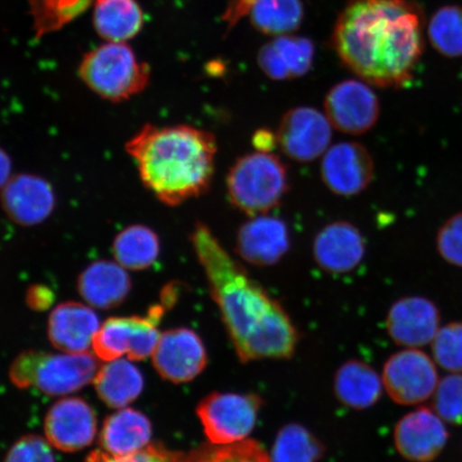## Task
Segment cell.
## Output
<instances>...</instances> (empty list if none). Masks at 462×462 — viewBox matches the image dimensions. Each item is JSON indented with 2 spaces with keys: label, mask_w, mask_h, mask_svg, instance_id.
<instances>
[{
  "label": "cell",
  "mask_w": 462,
  "mask_h": 462,
  "mask_svg": "<svg viewBox=\"0 0 462 462\" xmlns=\"http://www.w3.org/2000/svg\"><path fill=\"white\" fill-rule=\"evenodd\" d=\"M252 143L259 152H273L276 147H279L276 133L269 129H259L254 133Z\"/></svg>",
  "instance_id": "39"
},
{
  "label": "cell",
  "mask_w": 462,
  "mask_h": 462,
  "mask_svg": "<svg viewBox=\"0 0 462 462\" xmlns=\"http://www.w3.org/2000/svg\"><path fill=\"white\" fill-rule=\"evenodd\" d=\"M95 3L96 0H28L36 38L60 31Z\"/></svg>",
  "instance_id": "29"
},
{
  "label": "cell",
  "mask_w": 462,
  "mask_h": 462,
  "mask_svg": "<svg viewBox=\"0 0 462 462\" xmlns=\"http://www.w3.org/2000/svg\"><path fill=\"white\" fill-rule=\"evenodd\" d=\"M248 19L259 32L277 37L296 32L304 19L302 0H231L223 14L227 32Z\"/></svg>",
  "instance_id": "18"
},
{
  "label": "cell",
  "mask_w": 462,
  "mask_h": 462,
  "mask_svg": "<svg viewBox=\"0 0 462 462\" xmlns=\"http://www.w3.org/2000/svg\"><path fill=\"white\" fill-rule=\"evenodd\" d=\"M361 231L349 222H333L315 236L313 255L319 268L330 274L354 271L365 256Z\"/></svg>",
  "instance_id": "20"
},
{
  "label": "cell",
  "mask_w": 462,
  "mask_h": 462,
  "mask_svg": "<svg viewBox=\"0 0 462 462\" xmlns=\"http://www.w3.org/2000/svg\"><path fill=\"white\" fill-rule=\"evenodd\" d=\"M364 80L346 79L332 87L325 100V114L345 134L362 135L377 125L381 108L378 97Z\"/></svg>",
  "instance_id": "11"
},
{
  "label": "cell",
  "mask_w": 462,
  "mask_h": 462,
  "mask_svg": "<svg viewBox=\"0 0 462 462\" xmlns=\"http://www.w3.org/2000/svg\"><path fill=\"white\" fill-rule=\"evenodd\" d=\"M432 410L449 425H462V373L449 374L439 381L433 393Z\"/></svg>",
  "instance_id": "33"
},
{
  "label": "cell",
  "mask_w": 462,
  "mask_h": 462,
  "mask_svg": "<svg viewBox=\"0 0 462 462\" xmlns=\"http://www.w3.org/2000/svg\"><path fill=\"white\" fill-rule=\"evenodd\" d=\"M144 15L136 0H96L94 27L106 42H126L141 32Z\"/></svg>",
  "instance_id": "26"
},
{
  "label": "cell",
  "mask_w": 462,
  "mask_h": 462,
  "mask_svg": "<svg viewBox=\"0 0 462 462\" xmlns=\"http://www.w3.org/2000/svg\"><path fill=\"white\" fill-rule=\"evenodd\" d=\"M201 454L192 462H273L260 444L246 439Z\"/></svg>",
  "instance_id": "34"
},
{
  "label": "cell",
  "mask_w": 462,
  "mask_h": 462,
  "mask_svg": "<svg viewBox=\"0 0 462 462\" xmlns=\"http://www.w3.org/2000/svg\"><path fill=\"white\" fill-rule=\"evenodd\" d=\"M141 180L155 198L175 207L210 189L216 172L217 137L188 125L147 124L125 144Z\"/></svg>",
  "instance_id": "3"
},
{
  "label": "cell",
  "mask_w": 462,
  "mask_h": 462,
  "mask_svg": "<svg viewBox=\"0 0 462 462\" xmlns=\"http://www.w3.org/2000/svg\"><path fill=\"white\" fill-rule=\"evenodd\" d=\"M11 171H13V162L7 152L0 148V190L4 189L5 184L10 180Z\"/></svg>",
  "instance_id": "40"
},
{
  "label": "cell",
  "mask_w": 462,
  "mask_h": 462,
  "mask_svg": "<svg viewBox=\"0 0 462 462\" xmlns=\"http://www.w3.org/2000/svg\"><path fill=\"white\" fill-rule=\"evenodd\" d=\"M332 125L326 114L309 106L288 111L276 131L277 144L289 159L310 163L325 154L332 140Z\"/></svg>",
  "instance_id": "10"
},
{
  "label": "cell",
  "mask_w": 462,
  "mask_h": 462,
  "mask_svg": "<svg viewBox=\"0 0 462 462\" xmlns=\"http://www.w3.org/2000/svg\"><path fill=\"white\" fill-rule=\"evenodd\" d=\"M171 305L162 301L150 309L147 316L113 317L96 334L95 354L104 361L128 356L131 361H143L153 355L161 337L159 323Z\"/></svg>",
  "instance_id": "7"
},
{
  "label": "cell",
  "mask_w": 462,
  "mask_h": 462,
  "mask_svg": "<svg viewBox=\"0 0 462 462\" xmlns=\"http://www.w3.org/2000/svg\"><path fill=\"white\" fill-rule=\"evenodd\" d=\"M97 426L94 408L82 398L70 397L51 407L45 417L44 431L51 446L73 453L90 446Z\"/></svg>",
  "instance_id": "16"
},
{
  "label": "cell",
  "mask_w": 462,
  "mask_h": 462,
  "mask_svg": "<svg viewBox=\"0 0 462 462\" xmlns=\"http://www.w3.org/2000/svg\"><path fill=\"white\" fill-rule=\"evenodd\" d=\"M53 291L46 286L33 285L27 291V304L34 310L49 309L51 303H53Z\"/></svg>",
  "instance_id": "38"
},
{
  "label": "cell",
  "mask_w": 462,
  "mask_h": 462,
  "mask_svg": "<svg viewBox=\"0 0 462 462\" xmlns=\"http://www.w3.org/2000/svg\"><path fill=\"white\" fill-rule=\"evenodd\" d=\"M291 247V235L282 219L257 216L240 227L236 239V253L247 263L270 267L280 262Z\"/></svg>",
  "instance_id": "19"
},
{
  "label": "cell",
  "mask_w": 462,
  "mask_h": 462,
  "mask_svg": "<svg viewBox=\"0 0 462 462\" xmlns=\"http://www.w3.org/2000/svg\"><path fill=\"white\" fill-rule=\"evenodd\" d=\"M262 404L255 394L211 393L198 407L208 440L217 447L245 440L255 429Z\"/></svg>",
  "instance_id": "8"
},
{
  "label": "cell",
  "mask_w": 462,
  "mask_h": 462,
  "mask_svg": "<svg viewBox=\"0 0 462 462\" xmlns=\"http://www.w3.org/2000/svg\"><path fill=\"white\" fill-rule=\"evenodd\" d=\"M161 251L160 238L155 231L142 224L121 230L113 242L116 262L124 268L146 270L157 262Z\"/></svg>",
  "instance_id": "28"
},
{
  "label": "cell",
  "mask_w": 462,
  "mask_h": 462,
  "mask_svg": "<svg viewBox=\"0 0 462 462\" xmlns=\"http://www.w3.org/2000/svg\"><path fill=\"white\" fill-rule=\"evenodd\" d=\"M440 325V310L431 300L420 296L397 300L386 317L389 337L404 348L420 349L430 345Z\"/></svg>",
  "instance_id": "15"
},
{
  "label": "cell",
  "mask_w": 462,
  "mask_h": 462,
  "mask_svg": "<svg viewBox=\"0 0 462 462\" xmlns=\"http://www.w3.org/2000/svg\"><path fill=\"white\" fill-rule=\"evenodd\" d=\"M99 328V317L88 306L66 302L51 311L48 334L56 349L67 354H85Z\"/></svg>",
  "instance_id": "21"
},
{
  "label": "cell",
  "mask_w": 462,
  "mask_h": 462,
  "mask_svg": "<svg viewBox=\"0 0 462 462\" xmlns=\"http://www.w3.org/2000/svg\"><path fill=\"white\" fill-rule=\"evenodd\" d=\"M315 46L310 39L291 33L273 37L259 50L257 62L271 79L288 80L304 77L313 66Z\"/></svg>",
  "instance_id": "22"
},
{
  "label": "cell",
  "mask_w": 462,
  "mask_h": 462,
  "mask_svg": "<svg viewBox=\"0 0 462 462\" xmlns=\"http://www.w3.org/2000/svg\"><path fill=\"white\" fill-rule=\"evenodd\" d=\"M152 426L143 413L134 409L115 412L104 421L101 447L113 456H126L149 446Z\"/></svg>",
  "instance_id": "25"
},
{
  "label": "cell",
  "mask_w": 462,
  "mask_h": 462,
  "mask_svg": "<svg viewBox=\"0 0 462 462\" xmlns=\"http://www.w3.org/2000/svg\"><path fill=\"white\" fill-rule=\"evenodd\" d=\"M332 43L364 82L400 88L423 54L420 9L408 0H350L335 23Z\"/></svg>",
  "instance_id": "2"
},
{
  "label": "cell",
  "mask_w": 462,
  "mask_h": 462,
  "mask_svg": "<svg viewBox=\"0 0 462 462\" xmlns=\"http://www.w3.org/2000/svg\"><path fill=\"white\" fill-rule=\"evenodd\" d=\"M325 455L322 443L305 427L288 424L277 433L273 462H318Z\"/></svg>",
  "instance_id": "30"
},
{
  "label": "cell",
  "mask_w": 462,
  "mask_h": 462,
  "mask_svg": "<svg viewBox=\"0 0 462 462\" xmlns=\"http://www.w3.org/2000/svg\"><path fill=\"white\" fill-rule=\"evenodd\" d=\"M99 364L85 354H48L25 351L11 364V383L20 389H37L50 396H61L82 390L95 379Z\"/></svg>",
  "instance_id": "6"
},
{
  "label": "cell",
  "mask_w": 462,
  "mask_h": 462,
  "mask_svg": "<svg viewBox=\"0 0 462 462\" xmlns=\"http://www.w3.org/2000/svg\"><path fill=\"white\" fill-rule=\"evenodd\" d=\"M449 432L432 409L420 407L397 421L394 444L397 452L410 462H431L447 448Z\"/></svg>",
  "instance_id": "14"
},
{
  "label": "cell",
  "mask_w": 462,
  "mask_h": 462,
  "mask_svg": "<svg viewBox=\"0 0 462 462\" xmlns=\"http://www.w3.org/2000/svg\"><path fill=\"white\" fill-rule=\"evenodd\" d=\"M436 245L444 262L462 268V212L449 217L439 228Z\"/></svg>",
  "instance_id": "35"
},
{
  "label": "cell",
  "mask_w": 462,
  "mask_h": 462,
  "mask_svg": "<svg viewBox=\"0 0 462 462\" xmlns=\"http://www.w3.org/2000/svg\"><path fill=\"white\" fill-rule=\"evenodd\" d=\"M381 377L391 400L402 406H417L430 400L440 381L436 362L417 348L392 355Z\"/></svg>",
  "instance_id": "9"
},
{
  "label": "cell",
  "mask_w": 462,
  "mask_h": 462,
  "mask_svg": "<svg viewBox=\"0 0 462 462\" xmlns=\"http://www.w3.org/2000/svg\"><path fill=\"white\" fill-rule=\"evenodd\" d=\"M50 442L36 435H28L14 444L5 462H55Z\"/></svg>",
  "instance_id": "37"
},
{
  "label": "cell",
  "mask_w": 462,
  "mask_h": 462,
  "mask_svg": "<svg viewBox=\"0 0 462 462\" xmlns=\"http://www.w3.org/2000/svg\"><path fill=\"white\" fill-rule=\"evenodd\" d=\"M132 289L126 269L112 260H97L78 279V291L87 303L100 310H112L123 304Z\"/></svg>",
  "instance_id": "23"
},
{
  "label": "cell",
  "mask_w": 462,
  "mask_h": 462,
  "mask_svg": "<svg viewBox=\"0 0 462 462\" xmlns=\"http://www.w3.org/2000/svg\"><path fill=\"white\" fill-rule=\"evenodd\" d=\"M189 240L240 361L291 357L298 332L280 302L229 255L207 225L196 223Z\"/></svg>",
  "instance_id": "1"
},
{
  "label": "cell",
  "mask_w": 462,
  "mask_h": 462,
  "mask_svg": "<svg viewBox=\"0 0 462 462\" xmlns=\"http://www.w3.org/2000/svg\"><path fill=\"white\" fill-rule=\"evenodd\" d=\"M79 77L97 96L113 103L128 101L147 88L152 70L125 42H106L84 55Z\"/></svg>",
  "instance_id": "4"
},
{
  "label": "cell",
  "mask_w": 462,
  "mask_h": 462,
  "mask_svg": "<svg viewBox=\"0 0 462 462\" xmlns=\"http://www.w3.org/2000/svg\"><path fill=\"white\" fill-rule=\"evenodd\" d=\"M320 175L332 193L352 198L371 186L374 162L362 143L342 142L328 147L322 155Z\"/></svg>",
  "instance_id": "12"
},
{
  "label": "cell",
  "mask_w": 462,
  "mask_h": 462,
  "mask_svg": "<svg viewBox=\"0 0 462 462\" xmlns=\"http://www.w3.org/2000/svg\"><path fill=\"white\" fill-rule=\"evenodd\" d=\"M230 204L253 217L281 204L289 189L287 167L273 152L245 154L230 167L226 178Z\"/></svg>",
  "instance_id": "5"
},
{
  "label": "cell",
  "mask_w": 462,
  "mask_h": 462,
  "mask_svg": "<svg viewBox=\"0 0 462 462\" xmlns=\"http://www.w3.org/2000/svg\"><path fill=\"white\" fill-rule=\"evenodd\" d=\"M430 43L439 53L462 57V8L447 5L432 15L429 26Z\"/></svg>",
  "instance_id": "31"
},
{
  "label": "cell",
  "mask_w": 462,
  "mask_h": 462,
  "mask_svg": "<svg viewBox=\"0 0 462 462\" xmlns=\"http://www.w3.org/2000/svg\"><path fill=\"white\" fill-rule=\"evenodd\" d=\"M86 462H189L184 456L173 453L161 446H148L138 452L126 456H113L106 452L91 453Z\"/></svg>",
  "instance_id": "36"
},
{
  "label": "cell",
  "mask_w": 462,
  "mask_h": 462,
  "mask_svg": "<svg viewBox=\"0 0 462 462\" xmlns=\"http://www.w3.org/2000/svg\"><path fill=\"white\" fill-rule=\"evenodd\" d=\"M383 377L359 360H350L338 368L334 378V393L344 406L366 410L380 401L383 391Z\"/></svg>",
  "instance_id": "24"
},
{
  "label": "cell",
  "mask_w": 462,
  "mask_h": 462,
  "mask_svg": "<svg viewBox=\"0 0 462 462\" xmlns=\"http://www.w3.org/2000/svg\"><path fill=\"white\" fill-rule=\"evenodd\" d=\"M5 215L17 225L36 226L48 219L56 206L51 184L32 173H19L10 178L0 194Z\"/></svg>",
  "instance_id": "17"
},
{
  "label": "cell",
  "mask_w": 462,
  "mask_h": 462,
  "mask_svg": "<svg viewBox=\"0 0 462 462\" xmlns=\"http://www.w3.org/2000/svg\"><path fill=\"white\" fill-rule=\"evenodd\" d=\"M431 345L432 359L449 374L462 373V322L439 328Z\"/></svg>",
  "instance_id": "32"
},
{
  "label": "cell",
  "mask_w": 462,
  "mask_h": 462,
  "mask_svg": "<svg viewBox=\"0 0 462 462\" xmlns=\"http://www.w3.org/2000/svg\"><path fill=\"white\" fill-rule=\"evenodd\" d=\"M94 381L97 395L111 408L128 406L143 389L140 369L124 359L109 361L97 371Z\"/></svg>",
  "instance_id": "27"
},
{
  "label": "cell",
  "mask_w": 462,
  "mask_h": 462,
  "mask_svg": "<svg viewBox=\"0 0 462 462\" xmlns=\"http://www.w3.org/2000/svg\"><path fill=\"white\" fill-rule=\"evenodd\" d=\"M152 356L161 377L176 384L194 380L208 364L206 346L199 335L186 328L162 334Z\"/></svg>",
  "instance_id": "13"
}]
</instances>
